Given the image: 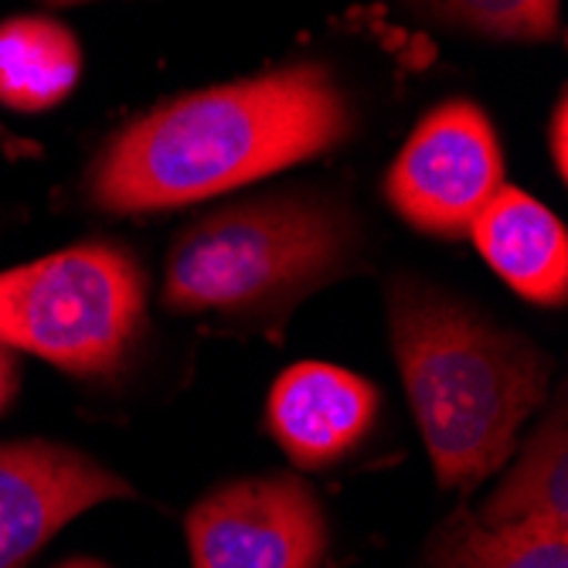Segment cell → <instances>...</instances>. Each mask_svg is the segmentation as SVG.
<instances>
[{
    "label": "cell",
    "instance_id": "obj_1",
    "mask_svg": "<svg viewBox=\"0 0 568 568\" xmlns=\"http://www.w3.org/2000/svg\"><path fill=\"white\" fill-rule=\"evenodd\" d=\"M354 106L321 62L174 95L116 130L85 178L95 209L146 215L225 194L337 150Z\"/></svg>",
    "mask_w": 568,
    "mask_h": 568
},
{
    "label": "cell",
    "instance_id": "obj_2",
    "mask_svg": "<svg viewBox=\"0 0 568 568\" xmlns=\"http://www.w3.org/2000/svg\"><path fill=\"white\" fill-rule=\"evenodd\" d=\"M388 331L439 487L474 490L518 449L551 361L419 280L392 283Z\"/></svg>",
    "mask_w": 568,
    "mask_h": 568
},
{
    "label": "cell",
    "instance_id": "obj_3",
    "mask_svg": "<svg viewBox=\"0 0 568 568\" xmlns=\"http://www.w3.org/2000/svg\"><path fill=\"white\" fill-rule=\"evenodd\" d=\"M347 219L331 201L276 194L239 201L187 225L164 270L178 314H245L324 280L347 248Z\"/></svg>",
    "mask_w": 568,
    "mask_h": 568
},
{
    "label": "cell",
    "instance_id": "obj_4",
    "mask_svg": "<svg viewBox=\"0 0 568 568\" xmlns=\"http://www.w3.org/2000/svg\"><path fill=\"white\" fill-rule=\"evenodd\" d=\"M146 310V276L110 242H82L0 273V344L69 375H110Z\"/></svg>",
    "mask_w": 568,
    "mask_h": 568
},
{
    "label": "cell",
    "instance_id": "obj_5",
    "mask_svg": "<svg viewBox=\"0 0 568 568\" xmlns=\"http://www.w3.org/2000/svg\"><path fill=\"white\" fill-rule=\"evenodd\" d=\"M504 187V150L470 99H446L423 116L385 178L392 209L426 235H467Z\"/></svg>",
    "mask_w": 568,
    "mask_h": 568
},
{
    "label": "cell",
    "instance_id": "obj_6",
    "mask_svg": "<svg viewBox=\"0 0 568 568\" xmlns=\"http://www.w3.org/2000/svg\"><path fill=\"white\" fill-rule=\"evenodd\" d=\"M187 548L194 568H321L327 518L303 477H248L191 507Z\"/></svg>",
    "mask_w": 568,
    "mask_h": 568
},
{
    "label": "cell",
    "instance_id": "obj_7",
    "mask_svg": "<svg viewBox=\"0 0 568 568\" xmlns=\"http://www.w3.org/2000/svg\"><path fill=\"white\" fill-rule=\"evenodd\" d=\"M133 487L72 446L24 439L0 446V568H24L79 514Z\"/></svg>",
    "mask_w": 568,
    "mask_h": 568
},
{
    "label": "cell",
    "instance_id": "obj_8",
    "mask_svg": "<svg viewBox=\"0 0 568 568\" xmlns=\"http://www.w3.org/2000/svg\"><path fill=\"white\" fill-rule=\"evenodd\" d=\"M378 416V388L361 375L303 361L286 368L270 395L266 423L303 470L327 467L351 453Z\"/></svg>",
    "mask_w": 568,
    "mask_h": 568
},
{
    "label": "cell",
    "instance_id": "obj_9",
    "mask_svg": "<svg viewBox=\"0 0 568 568\" xmlns=\"http://www.w3.org/2000/svg\"><path fill=\"white\" fill-rule=\"evenodd\" d=\"M487 266L531 303L568 296V235L558 215L521 187L504 184L470 225Z\"/></svg>",
    "mask_w": 568,
    "mask_h": 568
},
{
    "label": "cell",
    "instance_id": "obj_10",
    "mask_svg": "<svg viewBox=\"0 0 568 568\" xmlns=\"http://www.w3.org/2000/svg\"><path fill=\"white\" fill-rule=\"evenodd\" d=\"M82 44L75 31L48 14L0 21V106L48 113L62 106L82 79Z\"/></svg>",
    "mask_w": 568,
    "mask_h": 568
},
{
    "label": "cell",
    "instance_id": "obj_11",
    "mask_svg": "<svg viewBox=\"0 0 568 568\" xmlns=\"http://www.w3.org/2000/svg\"><path fill=\"white\" fill-rule=\"evenodd\" d=\"M528 518L568 521V436L561 398L541 429L525 443L514 470L477 514V521L487 528L518 525Z\"/></svg>",
    "mask_w": 568,
    "mask_h": 568
},
{
    "label": "cell",
    "instance_id": "obj_12",
    "mask_svg": "<svg viewBox=\"0 0 568 568\" xmlns=\"http://www.w3.org/2000/svg\"><path fill=\"white\" fill-rule=\"evenodd\" d=\"M433 568H568V521L528 518L487 528L456 514L443 528Z\"/></svg>",
    "mask_w": 568,
    "mask_h": 568
},
{
    "label": "cell",
    "instance_id": "obj_13",
    "mask_svg": "<svg viewBox=\"0 0 568 568\" xmlns=\"http://www.w3.org/2000/svg\"><path fill=\"white\" fill-rule=\"evenodd\" d=\"M446 24L514 44H545L561 34L558 0H419Z\"/></svg>",
    "mask_w": 568,
    "mask_h": 568
},
{
    "label": "cell",
    "instance_id": "obj_14",
    "mask_svg": "<svg viewBox=\"0 0 568 568\" xmlns=\"http://www.w3.org/2000/svg\"><path fill=\"white\" fill-rule=\"evenodd\" d=\"M548 153H551L558 178H565L568 174V99L565 92L555 99V110L548 120Z\"/></svg>",
    "mask_w": 568,
    "mask_h": 568
},
{
    "label": "cell",
    "instance_id": "obj_15",
    "mask_svg": "<svg viewBox=\"0 0 568 568\" xmlns=\"http://www.w3.org/2000/svg\"><path fill=\"white\" fill-rule=\"evenodd\" d=\"M18 354L11 347L0 344V412H4L14 395H18V385H21V372H18Z\"/></svg>",
    "mask_w": 568,
    "mask_h": 568
},
{
    "label": "cell",
    "instance_id": "obj_16",
    "mask_svg": "<svg viewBox=\"0 0 568 568\" xmlns=\"http://www.w3.org/2000/svg\"><path fill=\"white\" fill-rule=\"evenodd\" d=\"M59 568H110V565H102V561H95V558H72V561H65V565H59Z\"/></svg>",
    "mask_w": 568,
    "mask_h": 568
},
{
    "label": "cell",
    "instance_id": "obj_17",
    "mask_svg": "<svg viewBox=\"0 0 568 568\" xmlns=\"http://www.w3.org/2000/svg\"><path fill=\"white\" fill-rule=\"evenodd\" d=\"M51 8H69V4H85V0H44Z\"/></svg>",
    "mask_w": 568,
    "mask_h": 568
}]
</instances>
